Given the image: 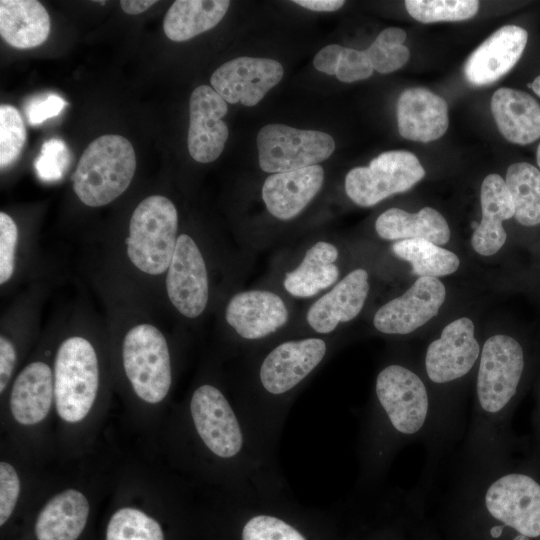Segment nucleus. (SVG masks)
I'll list each match as a JSON object with an SVG mask.
<instances>
[{
  "instance_id": "obj_4",
  "label": "nucleus",
  "mask_w": 540,
  "mask_h": 540,
  "mask_svg": "<svg viewBox=\"0 0 540 540\" xmlns=\"http://www.w3.org/2000/svg\"><path fill=\"white\" fill-rule=\"evenodd\" d=\"M98 359L92 344L80 336L64 340L54 363V399L59 417L69 423L84 419L96 399Z\"/></svg>"
},
{
  "instance_id": "obj_16",
  "label": "nucleus",
  "mask_w": 540,
  "mask_h": 540,
  "mask_svg": "<svg viewBox=\"0 0 540 540\" xmlns=\"http://www.w3.org/2000/svg\"><path fill=\"white\" fill-rule=\"evenodd\" d=\"M289 312L284 300L276 293L253 289L231 297L225 319L236 334L244 340L264 339L282 328Z\"/></svg>"
},
{
  "instance_id": "obj_23",
  "label": "nucleus",
  "mask_w": 540,
  "mask_h": 540,
  "mask_svg": "<svg viewBox=\"0 0 540 540\" xmlns=\"http://www.w3.org/2000/svg\"><path fill=\"white\" fill-rule=\"evenodd\" d=\"M90 513L86 496L73 488L53 496L38 513L34 524L36 540H77Z\"/></svg>"
},
{
  "instance_id": "obj_34",
  "label": "nucleus",
  "mask_w": 540,
  "mask_h": 540,
  "mask_svg": "<svg viewBox=\"0 0 540 540\" xmlns=\"http://www.w3.org/2000/svg\"><path fill=\"white\" fill-rule=\"evenodd\" d=\"M241 540H308L293 524L271 512L260 511L245 520Z\"/></svg>"
},
{
  "instance_id": "obj_2",
  "label": "nucleus",
  "mask_w": 540,
  "mask_h": 540,
  "mask_svg": "<svg viewBox=\"0 0 540 540\" xmlns=\"http://www.w3.org/2000/svg\"><path fill=\"white\" fill-rule=\"evenodd\" d=\"M136 170V155L130 141L105 134L84 150L72 175L73 190L82 203L104 206L130 185Z\"/></svg>"
},
{
  "instance_id": "obj_39",
  "label": "nucleus",
  "mask_w": 540,
  "mask_h": 540,
  "mask_svg": "<svg viewBox=\"0 0 540 540\" xmlns=\"http://www.w3.org/2000/svg\"><path fill=\"white\" fill-rule=\"evenodd\" d=\"M20 493V480L15 468L8 462L0 463V525L12 516Z\"/></svg>"
},
{
  "instance_id": "obj_33",
  "label": "nucleus",
  "mask_w": 540,
  "mask_h": 540,
  "mask_svg": "<svg viewBox=\"0 0 540 540\" xmlns=\"http://www.w3.org/2000/svg\"><path fill=\"white\" fill-rule=\"evenodd\" d=\"M407 12L422 23L455 22L468 20L479 9L476 0H407Z\"/></svg>"
},
{
  "instance_id": "obj_28",
  "label": "nucleus",
  "mask_w": 540,
  "mask_h": 540,
  "mask_svg": "<svg viewBox=\"0 0 540 540\" xmlns=\"http://www.w3.org/2000/svg\"><path fill=\"white\" fill-rule=\"evenodd\" d=\"M228 0H177L163 20L166 36L175 42L189 40L215 27L225 16Z\"/></svg>"
},
{
  "instance_id": "obj_18",
  "label": "nucleus",
  "mask_w": 540,
  "mask_h": 540,
  "mask_svg": "<svg viewBox=\"0 0 540 540\" xmlns=\"http://www.w3.org/2000/svg\"><path fill=\"white\" fill-rule=\"evenodd\" d=\"M368 273L362 268L349 272L308 309L306 321L319 334L333 332L340 323L361 312L369 292Z\"/></svg>"
},
{
  "instance_id": "obj_12",
  "label": "nucleus",
  "mask_w": 540,
  "mask_h": 540,
  "mask_svg": "<svg viewBox=\"0 0 540 540\" xmlns=\"http://www.w3.org/2000/svg\"><path fill=\"white\" fill-rule=\"evenodd\" d=\"M283 74V66L277 60L238 57L217 68L210 83L226 102L255 106L281 81Z\"/></svg>"
},
{
  "instance_id": "obj_24",
  "label": "nucleus",
  "mask_w": 540,
  "mask_h": 540,
  "mask_svg": "<svg viewBox=\"0 0 540 540\" xmlns=\"http://www.w3.org/2000/svg\"><path fill=\"white\" fill-rule=\"evenodd\" d=\"M54 397L50 367L41 361L28 364L16 377L10 394V411L22 425H35L46 418Z\"/></svg>"
},
{
  "instance_id": "obj_26",
  "label": "nucleus",
  "mask_w": 540,
  "mask_h": 540,
  "mask_svg": "<svg viewBox=\"0 0 540 540\" xmlns=\"http://www.w3.org/2000/svg\"><path fill=\"white\" fill-rule=\"evenodd\" d=\"M49 33L50 17L39 1H0V34L12 47H37L46 41Z\"/></svg>"
},
{
  "instance_id": "obj_1",
  "label": "nucleus",
  "mask_w": 540,
  "mask_h": 540,
  "mask_svg": "<svg viewBox=\"0 0 540 540\" xmlns=\"http://www.w3.org/2000/svg\"><path fill=\"white\" fill-rule=\"evenodd\" d=\"M327 343L318 337L284 341L261 360L258 395L238 408L260 441L275 453L293 392L320 366Z\"/></svg>"
},
{
  "instance_id": "obj_37",
  "label": "nucleus",
  "mask_w": 540,
  "mask_h": 540,
  "mask_svg": "<svg viewBox=\"0 0 540 540\" xmlns=\"http://www.w3.org/2000/svg\"><path fill=\"white\" fill-rule=\"evenodd\" d=\"M18 240V228L14 220L6 213H0V284L6 283L14 272L15 249Z\"/></svg>"
},
{
  "instance_id": "obj_19",
  "label": "nucleus",
  "mask_w": 540,
  "mask_h": 540,
  "mask_svg": "<svg viewBox=\"0 0 540 540\" xmlns=\"http://www.w3.org/2000/svg\"><path fill=\"white\" fill-rule=\"evenodd\" d=\"M323 182L324 169L320 165L274 173L263 183L262 199L272 216L280 220H290L311 202Z\"/></svg>"
},
{
  "instance_id": "obj_47",
  "label": "nucleus",
  "mask_w": 540,
  "mask_h": 540,
  "mask_svg": "<svg viewBox=\"0 0 540 540\" xmlns=\"http://www.w3.org/2000/svg\"><path fill=\"white\" fill-rule=\"evenodd\" d=\"M479 223L477 222H472L471 226L473 229H476L478 227Z\"/></svg>"
},
{
  "instance_id": "obj_6",
  "label": "nucleus",
  "mask_w": 540,
  "mask_h": 540,
  "mask_svg": "<svg viewBox=\"0 0 540 540\" xmlns=\"http://www.w3.org/2000/svg\"><path fill=\"white\" fill-rule=\"evenodd\" d=\"M425 176L417 156L406 150L379 154L368 166L351 169L345 177L347 196L361 207L409 190Z\"/></svg>"
},
{
  "instance_id": "obj_27",
  "label": "nucleus",
  "mask_w": 540,
  "mask_h": 540,
  "mask_svg": "<svg viewBox=\"0 0 540 540\" xmlns=\"http://www.w3.org/2000/svg\"><path fill=\"white\" fill-rule=\"evenodd\" d=\"M375 230L385 240L425 239L444 245L450 239L446 219L431 207H424L417 213L390 208L378 216Z\"/></svg>"
},
{
  "instance_id": "obj_17",
  "label": "nucleus",
  "mask_w": 540,
  "mask_h": 540,
  "mask_svg": "<svg viewBox=\"0 0 540 540\" xmlns=\"http://www.w3.org/2000/svg\"><path fill=\"white\" fill-rule=\"evenodd\" d=\"M527 31L516 25L499 28L483 41L467 58L463 73L474 86H485L507 74L523 54Z\"/></svg>"
},
{
  "instance_id": "obj_46",
  "label": "nucleus",
  "mask_w": 540,
  "mask_h": 540,
  "mask_svg": "<svg viewBox=\"0 0 540 540\" xmlns=\"http://www.w3.org/2000/svg\"><path fill=\"white\" fill-rule=\"evenodd\" d=\"M536 161L540 168V144L538 145L537 152H536Z\"/></svg>"
},
{
  "instance_id": "obj_36",
  "label": "nucleus",
  "mask_w": 540,
  "mask_h": 540,
  "mask_svg": "<svg viewBox=\"0 0 540 540\" xmlns=\"http://www.w3.org/2000/svg\"><path fill=\"white\" fill-rule=\"evenodd\" d=\"M70 160V152L61 139H49L44 142L41 153L35 160L38 176L44 181L59 180Z\"/></svg>"
},
{
  "instance_id": "obj_14",
  "label": "nucleus",
  "mask_w": 540,
  "mask_h": 540,
  "mask_svg": "<svg viewBox=\"0 0 540 540\" xmlns=\"http://www.w3.org/2000/svg\"><path fill=\"white\" fill-rule=\"evenodd\" d=\"M227 111V102L211 86L200 85L192 92L187 145L195 161L209 163L221 155L229 136L222 121Z\"/></svg>"
},
{
  "instance_id": "obj_40",
  "label": "nucleus",
  "mask_w": 540,
  "mask_h": 540,
  "mask_svg": "<svg viewBox=\"0 0 540 540\" xmlns=\"http://www.w3.org/2000/svg\"><path fill=\"white\" fill-rule=\"evenodd\" d=\"M67 105V102L57 94L31 100L26 108L28 122L39 125L49 118L56 117Z\"/></svg>"
},
{
  "instance_id": "obj_45",
  "label": "nucleus",
  "mask_w": 540,
  "mask_h": 540,
  "mask_svg": "<svg viewBox=\"0 0 540 540\" xmlns=\"http://www.w3.org/2000/svg\"><path fill=\"white\" fill-rule=\"evenodd\" d=\"M528 87L540 97V75L537 76L532 83H529Z\"/></svg>"
},
{
  "instance_id": "obj_41",
  "label": "nucleus",
  "mask_w": 540,
  "mask_h": 540,
  "mask_svg": "<svg viewBox=\"0 0 540 540\" xmlns=\"http://www.w3.org/2000/svg\"><path fill=\"white\" fill-rule=\"evenodd\" d=\"M16 362L13 343L4 335L0 336V392L7 387Z\"/></svg>"
},
{
  "instance_id": "obj_44",
  "label": "nucleus",
  "mask_w": 540,
  "mask_h": 540,
  "mask_svg": "<svg viewBox=\"0 0 540 540\" xmlns=\"http://www.w3.org/2000/svg\"><path fill=\"white\" fill-rule=\"evenodd\" d=\"M156 3L155 0H122L120 6L125 13L137 15L145 12Z\"/></svg>"
},
{
  "instance_id": "obj_42",
  "label": "nucleus",
  "mask_w": 540,
  "mask_h": 540,
  "mask_svg": "<svg viewBox=\"0 0 540 540\" xmlns=\"http://www.w3.org/2000/svg\"><path fill=\"white\" fill-rule=\"evenodd\" d=\"M343 46L330 44L322 48L313 59L314 67L325 74L335 75L340 61Z\"/></svg>"
},
{
  "instance_id": "obj_21",
  "label": "nucleus",
  "mask_w": 540,
  "mask_h": 540,
  "mask_svg": "<svg viewBox=\"0 0 540 540\" xmlns=\"http://www.w3.org/2000/svg\"><path fill=\"white\" fill-rule=\"evenodd\" d=\"M482 219L471 238L473 249L482 256L497 253L504 245L507 234L504 220L514 217L515 208L505 180L499 174H489L480 190Z\"/></svg>"
},
{
  "instance_id": "obj_30",
  "label": "nucleus",
  "mask_w": 540,
  "mask_h": 540,
  "mask_svg": "<svg viewBox=\"0 0 540 540\" xmlns=\"http://www.w3.org/2000/svg\"><path fill=\"white\" fill-rule=\"evenodd\" d=\"M505 182L514 204L516 221L524 226L540 224V171L532 164H511Z\"/></svg>"
},
{
  "instance_id": "obj_15",
  "label": "nucleus",
  "mask_w": 540,
  "mask_h": 540,
  "mask_svg": "<svg viewBox=\"0 0 540 540\" xmlns=\"http://www.w3.org/2000/svg\"><path fill=\"white\" fill-rule=\"evenodd\" d=\"M480 352L471 319L461 317L447 324L439 339L427 348L425 367L429 379L446 383L466 375Z\"/></svg>"
},
{
  "instance_id": "obj_32",
  "label": "nucleus",
  "mask_w": 540,
  "mask_h": 540,
  "mask_svg": "<svg viewBox=\"0 0 540 540\" xmlns=\"http://www.w3.org/2000/svg\"><path fill=\"white\" fill-rule=\"evenodd\" d=\"M406 37V32L398 27H389L379 33L365 50L375 71L391 73L407 63L410 52L403 44Z\"/></svg>"
},
{
  "instance_id": "obj_7",
  "label": "nucleus",
  "mask_w": 540,
  "mask_h": 540,
  "mask_svg": "<svg viewBox=\"0 0 540 540\" xmlns=\"http://www.w3.org/2000/svg\"><path fill=\"white\" fill-rule=\"evenodd\" d=\"M257 148L260 168L274 174L318 165L334 152L335 142L322 131L267 124L258 132Z\"/></svg>"
},
{
  "instance_id": "obj_3",
  "label": "nucleus",
  "mask_w": 540,
  "mask_h": 540,
  "mask_svg": "<svg viewBox=\"0 0 540 540\" xmlns=\"http://www.w3.org/2000/svg\"><path fill=\"white\" fill-rule=\"evenodd\" d=\"M177 229L178 212L172 201L161 195L146 197L130 219L125 239L130 261L146 274H162L172 260Z\"/></svg>"
},
{
  "instance_id": "obj_5",
  "label": "nucleus",
  "mask_w": 540,
  "mask_h": 540,
  "mask_svg": "<svg viewBox=\"0 0 540 540\" xmlns=\"http://www.w3.org/2000/svg\"><path fill=\"white\" fill-rule=\"evenodd\" d=\"M123 366L134 392L143 401L156 404L167 396L172 384L167 341L151 324H139L125 335Z\"/></svg>"
},
{
  "instance_id": "obj_29",
  "label": "nucleus",
  "mask_w": 540,
  "mask_h": 540,
  "mask_svg": "<svg viewBox=\"0 0 540 540\" xmlns=\"http://www.w3.org/2000/svg\"><path fill=\"white\" fill-rule=\"evenodd\" d=\"M393 253L409 262L412 272L420 277H439L454 273L460 264L458 256L425 239L399 240Z\"/></svg>"
},
{
  "instance_id": "obj_38",
  "label": "nucleus",
  "mask_w": 540,
  "mask_h": 540,
  "mask_svg": "<svg viewBox=\"0 0 540 540\" xmlns=\"http://www.w3.org/2000/svg\"><path fill=\"white\" fill-rule=\"evenodd\" d=\"M373 67L366 51L343 47L335 76L338 80L351 83L369 78Z\"/></svg>"
},
{
  "instance_id": "obj_10",
  "label": "nucleus",
  "mask_w": 540,
  "mask_h": 540,
  "mask_svg": "<svg viewBox=\"0 0 540 540\" xmlns=\"http://www.w3.org/2000/svg\"><path fill=\"white\" fill-rule=\"evenodd\" d=\"M488 512L527 537L540 536V485L530 476L504 475L485 494Z\"/></svg>"
},
{
  "instance_id": "obj_22",
  "label": "nucleus",
  "mask_w": 540,
  "mask_h": 540,
  "mask_svg": "<svg viewBox=\"0 0 540 540\" xmlns=\"http://www.w3.org/2000/svg\"><path fill=\"white\" fill-rule=\"evenodd\" d=\"M491 111L498 130L509 142L527 145L540 138V104L530 94L499 88L492 95Z\"/></svg>"
},
{
  "instance_id": "obj_20",
  "label": "nucleus",
  "mask_w": 540,
  "mask_h": 540,
  "mask_svg": "<svg viewBox=\"0 0 540 540\" xmlns=\"http://www.w3.org/2000/svg\"><path fill=\"white\" fill-rule=\"evenodd\" d=\"M396 110L398 131L408 140H437L444 135L449 125L446 101L423 87L403 91L398 98Z\"/></svg>"
},
{
  "instance_id": "obj_11",
  "label": "nucleus",
  "mask_w": 540,
  "mask_h": 540,
  "mask_svg": "<svg viewBox=\"0 0 540 540\" xmlns=\"http://www.w3.org/2000/svg\"><path fill=\"white\" fill-rule=\"evenodd\" d=\"M166 291L172 305L185 317L196 318L209 299L206 264L196 242L187 234L178 236L167 269Z\"/></svg>"
},
{
  "instance_id": "obj_8",
  "label": "nucleus",
  "mask_w": 540,
  "mask_h": 540,
  "mask_svg": "<svg viewBox=\"0 0 540 540\" xmlns=\"http://www.w3.org/2000/svg\"><path fill=\"white\" fill-rule=\"evenodd\" d=\"M524 369V354L514 338L497 334L482 348L477 377V396L482 409L497 413L517 391Z\"/></svg>"
},
{
  "instance_id": "obj_31",
  "label": "nucleus",
  "mask_w": 540,
  "mask_h": 540,
  "mask_svg": "<svg viewBox=\"0 0 540 540\" xmlns=\"http://www.w3.org/2000/svg\"><path fill=\"white\" fill-rule=\"evenodd\" d=\"M105 540H165L158 520L134 507L115 511L107 524Z\"/></svg>"
},
{
  "instance_id": "obj_25",
  "label": "nucleus",
  "mask_w": 540,
  "mask_h": 540,
  "mask_svg": "<svg viewBox=\"0 0 540 540\" xmlns=\"http://www.w3.org/2000/svg\"><path fill=\"white\" fill-rule=\"evenodd\" d=\"M337 247L327 241L314 243L300 264L285 274L284 289L297 298H309L336 284L340 271L336 265Z\"/></svg>"
},
{
  "instance_id": "obj_35",
  "label": "nucleus",
  "mask_w": 540,
  "mask_h": 540,
  "mask_svg": "<svg viewBox=\"0 0 540 540\" xmlns=\"http://www.w3.org/2000/svg\"><path fill=\"white\" fill-rule=\"evenodd\" d=\"M26 128L20 112L11 105L0 106V166L16 161L26 142Z\"/></svg>"
},
{
  "instance_id": "obj_13",
  "label": "nucleus",
  "mask_w": 540,
  "mask_h": 540,
  "mask_svg": "<svg viewBox=\"0 0 540 540\" xmlns=\"http://www.w3.org/2000/svg\"><path fill=\"white\" fill-rule=\"evenodd\" d=\"M446 290L435 277H419L401 296L381 306L374 315L375 328L385 334H408L435 317Z\"/></svg>"
},
{
  "instance_id": "obj_9",
  "label": "nucleus",
  "mask_w": 540,
  "mask_h": 540,
  "mask_svg": "<svg viewBox=\"0 0 540 540\" xmlns=\"http://www.w3.org/2000/svg\"><path fill=\"white\" fill-rule=\"evenodd\" d=\"M378 403L394 430L414 434L423 426L428 413V395L422 380L401 365H388L377 375Z\"/></svg>"
},
{
  "instance_id": "obj_43",
  "label": "nucleus",
  "mask_w": 540,
  "mask_h": 540,
  "mask_svg": "<svg viewBox=\"0 0 540 540\" xmlns=\"http://www.w3.org/2000/svg\"><path fill=\"white\" fill-rule=\"evenodd\" d=\"M294 3L312 11L333 12L340 9L345 1L342 0H295Z\"/></svg>"
}]
</instances>
